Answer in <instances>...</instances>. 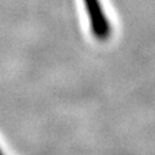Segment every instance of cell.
Instances as JSON below:
<instances>
[{
    "label": "cell",
    "instance_id": "1",
    "mask_svg": "<svg viewBox=\"0 0 155 155\" xmlns=\"http://www.w3.org/2000/svg\"><path fill=\"white\" fill-rule=\"evenodd\" d=\"M83 4L94 38L100 42L107 41L111 35L112 28L103 9L101 2L100 0H83Z\"/></svg>",
    "mask_w": 155,
    "mask_h": 155
},
{
    "label": "cell",
    "instance_id": "2",
    "mask_svg": "<svg viewBox=\"0 0 155 155\" xmlns=\"http://www.w3.org/2000/svg\"><path fill=\"white\" fill-rule=\"evenodd\" d=\"M0 155H4V153H3L2 150H0Z\"/></svg>",
    "mask_w": 155,
    "mask_h": 155
}]
</instances>
